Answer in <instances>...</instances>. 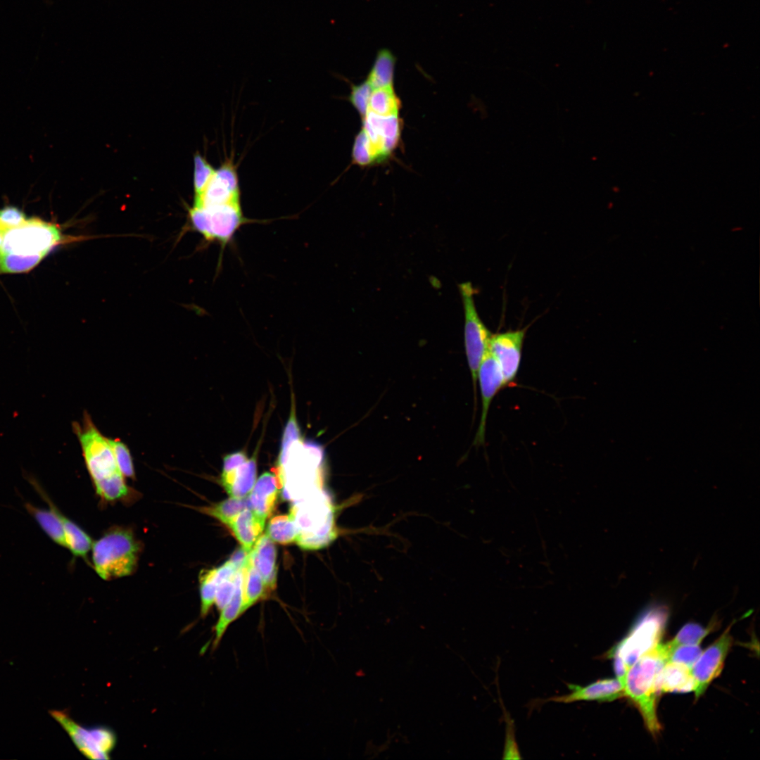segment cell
Returning <instances> with one entry per match:
<instances>
[{
  "mask_svg": "<svg viewBox=\"0 0 760 760\" xmlns=\"http://www.w3.org/2000/svg\"><path fill=\"white\" fill-rule=\"evenodd\" d=\"M80 442L85 466L96 494L104 501L123 500L132 490L120 471L108 438L97 429L91 416L84 412L82 423H72Z\"/></svg>",
  "mask_w": 760,
  "mask_h": 760,
  "instance_id": "cell-1",
  "label": "cell"
},
{
  "mask_svg": "<svg viewBox=\"0 0 760 760\" xmlns=\"http://www.w3.org/2000/svg\"><path fill=\"white\" fill-rule=\"evenodd\" d=\"M669 654L666 643L658 644L629 667L623 680L625 696L636 705L652 735H656L661 730L657 715V703L660 694L658 678L668 661Z\"/></svg>",
  "mask_w": 760,
  "mask_h": 760,
  "instance_id": "cell-2",
  "label": "cell"
},
{
  "mask_svg": "<svg viewBox=\"0 0 760 760\" xmlns=\"http://www.w3.org/2000/svg\"><path fill=\"white\" fill-rule=\"evenodd\" d=\"M669 616V609L666 604H649L640 613L627 635L609 652V657L614 660L616 678L621 683L629 667L660 643Z\"/></svg>",
  "mask_w": 760,
  "mask_h": 760,
  "instance_id": "cell-3",
  "label": "cell"
},
{
  "mask_svg": "<svg viewBox=\"0 0 760 760\" xmlns=\"http://www.w3.org/2000/svg\"><path fill=\"white\" fill-rule=\"evenodd\" d=\"M91 550L95 571L102 579L110 580L134 571L141 545L131 530L116 527L93 543Z\"/></svg>",
  "mask_w": 760,
  "mask_h": 760,
  "instance_id": "cell-4",
  "label": "cell"
},
{
  "mask_svg": "<svg viewBox=\"0 0 760 760\" xmlns=\"http://www.w3.org/2000/svg\"><path fill=\"white\" fill-rule=\"evenodd\" d=\"M58 225L39 218L27 219L4 236L1 254L45 258L54 248L67 242Z\"/></svg>",
  "mask_w": 760,
  "mask_h": 760,
  "instance_id": "cell-5",
  "label": "cell"
},
{
  "mask_svg": "<svg viewBox=\"0 0 760 760\" xmlns=\"http://www.w3.org/2000/svg\"><path fill=\"white\" fill-rule=\"evenodd\" d=\"M464 312V346L476 400L477 374L480 365L488 352L492 334L480 318L474 299V289L470 282L459 285Z\"/></svg>",
  "mask_w": 760,
  "mask_h": 760,
  "instance_id": "cell-6",
  "label": "cell"
},
{
  "mask_svg": "<svg viewBox=\"0 0 760 760\" xmlns=\"http://www.w3.org/2000/svg\"><path fill=\"white\" fill-rule=\"evenodd\" d=\"M191 225L208 241L225 244L246 222L241 203L194 206L189 209Z\"/></svg>",
  "mask_w": 760,
  "mask_h": 760,
  "instance_id": "cell-7",
  "label": "cell"
},
{
  "mask_svg": "<svg viewBox=\"0 0 760 760\" xmlns=\"http://www.w3.org/2000/svg\"><path fill=\"white\" fill-rule=\"evenodd\" d=\"M51 716L67 732L78 750L87 758L107 760L116 745L115 734L104 726L85 728L75 721L66 711L52 710Z\"/></svg>",
  "mask_w": 760,
  "mask_h": 760,
  "instance_id": "cell-8",
  "label": "cell"
},
{
  "mask_svg": "<svg viewBox=\"0 0 760 760\" xmlns=\"http://www.w3.org/2000/svg\"><path fill=\"white\" fill-rule=\"evenodd\" d=\"M374 163L388 159L398 146L403 122L399 115L382 116L367 110L362 120Z\"/></svg>",
  "mask_w": 760,
  "mask_h": 760,
  "instance_id": "cell-9",
  "label": "cell"
},
{
  "mask_svg": "<svg viewBox=\"0 0 760 760\" xmlns=\"http://www.w3.org/2000/svg\"><path fill=\"white\" fill-rule=\"evenodd\" d=\"M530 324L491 335L488 350L498 362L505 384L513 386L519 370L522 348Z\"/></svg>",
  "mask_w": 760,
  "mask_h": 760,
  "instance_id": "cell-10",
  "label": "cell"
},
{
  "mask_svg": "<svg viewBox=\"0 0 760 760\" xmlns=\"http://www.w3.org/2000/svg\"><path fill=\"white\" fill-rule=\"evenodd\" d=\"M256 456L248 458L243 451L226 455L223 459L220 483L230 497H246L256 481Z\"/></svg>",
  "mask_w": 760,
  "mask_h": 760,
  "instance_id": "cell-11",
  "label": "cell"
},
{
  "mask_svg": "<svg viewBox=\"0 0 760 760\" xmlns=\"http://www.w3.org/2000/svg\"><path fill=\"white\" fill-rule=\"evenodd\" d=\"M730 626L709 646L690 669L695 682V694L698 699L704 693L709 685L721 673L728 652L732 645Z\"/></svg>",
  "mask_w": 760,
  "mask_h": 760,
  "instance_id": "cell-12",
  "label": "cell"
},
{
  "mask_svg": "<svg viewBox=\"0 0 760 760\" xmlns=\"http://www.w3.org/2000/svg\"><path fill=\"white\" fill-rule=\"evenodd\" d=\"M240 203L239 178L235 165L226 161L217 170L194 206L208 207Z\"/></svg>",
  "mask_w": 760,
  "mask_h": 760,
  "instance_id": "cell-13",
  "label": "cell"
},
{
  "mask_svg": "<svg viewBox=\"0 0 760 760\" xmlns=\"http://www.w3.org/2000/svg\"><path fill=\"white\" fill-rule=\"evenodd\" d=\"M477 380L481 397V414L474 444L479 446L485 443L486 419L490 404L497 393L505 388L501 369L488 352L483 359L478 370Z\"/></svg>",
  "mask_w": 760,
  "mask_h": 760,
  "instance_id": "cell-14",
  "label": "cell"
},
{
  "mask_svg": "<svg viewBox=\"0 0 760 760\" xmlns=\"http://www.w3.org/2000/svg\"><path fill=\"white\" fill-rule=\"evenodd\" d=\"M27 479L39 495L48 505V509L39 507L29 502H24L25 509L35 520L42 531L54 543L66 548L64 528L61 519L63 513L34 477L27 476Z\"/></svg>",
  "mask_w": 760,
  "mask_h": 760,
  "instance_id": "cell-15",
  "label": "cell"
},
{
  "mask_svg": "<svg viewBox=\"0 0 760 760\" xmlns=\"http://www.w3.org/2000/svg\"><path fill=\"white\" fill-rule=\"evenodd\" d=\"M570 692L550 697L547 701L571 703L578 701L611 702L625 695L624 688L618 678H606L587 685H569Z\"/></svg>",
  "mask_w": 760,
  "mask_h": 760,
  "instance_id": "cell-16",
  "label": "cell"
},
{
  "mask_svg": "<svg viewBox=\"0 0 760 760\" xmlns=\"http://www.w3.org/2000/svg\"><path fill=\"white\" fill-rule=\"evenodd\" d=\"M282 486V480L277 472L263 473L248 495L250 509L266 519L274 509L278 492Z\"/></svg>",
  "mask_w": 760,
  "mask_h": 760,
  "instance_id": "cell-17",
  "label": "cell"
},
{
  "mask_svg": "<svg viewBox=\"0 0 760 760\" xmlns=\"http://www.w3.org/2000/svg\"><path fill=\"white\" fill-rule=\"evenodd\" d=\"M249 557L270 593L276 587L277 550L273 540L267 533L262 534L257 540L249 552Z\"/></svg>",
  "mask_w": 760,
  "mask_h": 760,
  "instance_id": "cell-18",
  "label": "cell"
},
{
  "mask_svg": "<svg viewBox=\"0 0 760 760\" xmlns=\"http://www.w3.org/2000/svg\"><path fill=\"white\" fill-rule=\"evenodd\" d=\"M244 568L237 571L235 577V590L230 601L220 610L219 619L214 627V639L213 649H216L220 645L228 627L243 613V583Z\"/></svg>",
  "mask_w": 760,
  "mask_h": 760,
  "instance_id": "cell-19",
  "label": "cell"
},
{
  "mask_svg": "<svg viewBox=\"0 0 760 760\" xmlns=\"http://www.w3.org/2000/svg\"><path fill=\"white\" fill-rule=\"evenodd\" d=\"M265 521V519L253 510L246 509L236 516L228 526L241 547L249 553L264 529Z\"/></svg>",
  "mask_w": 760,
  "mask_h": 760,
  "instance_id": "cell-20",
  "label": "cell"
},
{
  "mask_svg": "<svg viewBox=\"0 0 760 760\" xmlns=\"http://www.w3.org/2000/svg\"><path fill=\"white\" fill-rule=\"evenodd\" d=\"M658 687L660 693L688 692L695 690V682L690 668L669 661L659 673Z\"/></svg>",
  "mask_w": 760,
  "mask_h": 760,
  "instance_id": "cell-21",
  "label": "cell"
},
{
  "mask_svg": "<svg viewBox=\"0 0 760 760\" xmlns=\"http://www.w3.org/2000/svg\"><path fill=\"white\" fill-rule=\"evenodd\" d=\"M396 58L388 49L378 51L367 77L373 89L393 86Z\"/></svg>",
  "mask_w": 760,
  "mask_h": 760,
  "instance_id": "cell-22",
  "label": "cell"
},
{
  "mask_svg": "<svg viewBox=\"0 0 760 760\" xmlns=\"http://www.w3.org/2000/svg\"><path fill=\"white\" fill-rule=\"evenodd\" d=\"M269 594L260 573L253 565L250 557H248V562L244 567L243 613L259 600L265 599Z\"/></svg>",
  "mask_w": 760,
  "mask_h": 760,
  "instance_id": "cell-23",
  "label": "cell"
},
{
  "mask_svg": "<svg viewBox=\"0 0 760 760\" xmlns=\"http://www.w3.org/2000/svg\"><path fill=\"white\" fill-rule=\"evenodd\" d=\"M64 528L66 548L74 557L87 559L92 547L91 537L77 524L65 517L61 516Z\"/></svg>",
  "mask_w": 760,
  "mask_h": 760,
  "instance_id": "cell-24",
  "label": "cell"
},
{
  "mask_svg": "<svg viewBox=\"0 0 760 760\" xmlns=\"http://www.w3.org/2000/svg\"><path fill=\"white\" fill-rule=\"evenodd\" d=\"M401 101L393 86L374 89L368 102V110L382 116L399 115Z\"/></svg>",
  "mask_w": 760,
  "mask_h": 760,
  "instance_id": "cell-25",
  "label": "cell"
},
{
  "mask_svg": "<svg viewBox=\"0 0 760 760\" xmlns=\"http://www.w3.org/2000/svg\"><path fill=\"white\" fill-rule=\"evenodd\" d=\"M246 509H250L248 495L244 498L230 497L212 506L200 507L198 509L201 512L211 516L228 526Z\"/></svg>",
  "mask_w": 760,
  "mask_h": 760,
  "instance_id": "cell-26",
  "label": "cell"
},
{
  "mask_svg": "<svg viewBox=\"0 0 760 760\" xmlns=\"http://www.w3.org/2000/svg\"><path fill=\"white\" fill-rule=\"evenodd\" d=\"M266 533L273 541L281 544L296 541L298 529L292 513L273 517L269 521Z\"/></svg>",
  "mask_w": 760,
  "mask_h": 760,
  "instance_id": "cell-27",
  "label": "cell"
},
{
  "mask_svg": "<svg viewBox=\"0 0 760 760\" xmlns=\"http://www.w3.org/2000/svg\"><path fill=\"white\" fill-rule=\"evenodd\" d=\"M715 625V623H713L708 627H704L695 623L685 624L671 640L666 643L669 654L678 646L699 645L702 640L713 630Z\"/></svg>",
  "mask_w": 760,
  "mask_h": 760,
  "instance_id": "cell-28",
  "label": "cell"
},
{
  "mask_svg": "<svg viewBox=\"0 0 760 760\" xmlns=\"http://www.w3.org/2000/svg\"><path fill=\"white\" fill-rule=\"evenodd\" d=\"M215 568L202 570L199 576L201 616L205 617L215 604L217 584L215 580Z\"/></svg>",
  "mask_w": 760,
  "mask_h": 760,
  "instance_id": "cell-29",
  "label": "cell"
},
{
  "mask_svg": "<svg viewBox=\"0 0 760 760\" xmlns=\"http://www.w3.org/2000/svg\"><path fill=\"white\" fill-rule=\"evenodd\" d=\"M215 170L198 152L194 156V201L198 199L208 182L213 177Z\"/></svg>",
  "mask_w": 760,
  "mask_h": 760,
  "instance_id": "cell-30",
  "label": "cell"
},
{
  "mask_svg": "<svg viewBox=\"0 0 760 760\" xmlns=\"http://www.w3.org/2000/svg\"><path fill=\"white\" fill-rule=\"evenodd\" d=\"M118 467L125 478L135 476L133 460L127 445L119 438H108Z\"/></svg>",
  "mask_w": 760,
  "mask_h": 760,
  "instance_id": "cell-31",
  "label": "cell"
},
{
  "mask_svg": "<svg viewBox=\"0 0 760 760\" xmlns=\"http://www.w3.org/2000/svg\"><path fill=\"white\" fill-rule=\"evenodd\" d=\"M352 162L362 167L374 164L369 139L362 128L355 137L352 148Z\"/></svg>",
  "mask_w": 760,
  "mask_h": 760,
  "instance_id": "cell-32",
  "label": "cell"
},
{
  "mask_svg": "<svg viewBox=\"0 0 760 760\" xmlns=\"http://www.w3.org/2000/svg\"><path fill=\"white\" fill-rule=\"evenodd\" d=\"M373 89L367 80L358 84H351L348 101L357 111L362 120L367 114L369 99Z\"/></svg>",
  "mask_w": 760,
  "mask_h": 760,
  "instance_id": "cell-33",
  "label": "cell"
},
{
  "mask_svg": "<svg viewBox=\"0 0 760 760\" xmlns=\"http://www.w3.org/2000/svg\"><path fill=\"white\" fill-rule=\"evenodd\" d=\"M702 652L699 645L678 646L670 652L667 662L681 664L691 669Z\"/></svg>",
  "mask_w": 760,
  "mask_h": 760,
  "instance_id": "cell-34",
  "label": "cell"
},
{
  "mask_svg": "<svg viewBox=\"0 0 760 760\" xmlns=\"http://www.w3.org/2000/svg\"><path fill=\"white\" fill-rule=\"evenodd\" d=\"M26 220L25 213L16 207L9 205L0 209V230L4 234L21 225Z\"/></svg>",
  "mask_w": 760,
  "mask_h": 760,
  "instance_id": "cell-35",
  "label": "cell"
},
{
  "mask_svg": "<svg viewBox=\"0 0 760 760\" xmlns=\"http://www.w3.org/2000/svg\"><path fill=\"white\" fill-rule=\"evenodd\" d=\"M234 577L235 576L217 585L215 604L218 610H221L230 601L234 593L236 587Z\"/></svg>",
  "mask_w": 760,
  "mask_h": 760,
  "instance_id": "cell-36",
  "label": "cell"
},
{
  "mask_svg": "<svg viewBox=\"0 0 760 760\" xmlns=\"http://www.w3.org/2000/svg\"><path fill=\"white\" fill-rule=\"evenodd\" d=\"M236 572L237 570L227 560L218 568H215V580L216 583L218 585L224 581L233 578L236 574Z\"/></svg>",
  "mask_w": 760,
  "mask_h": 760,
  "instance_id": "cell-37",
  "label": "cell"
},
{
  "mask_svg": "<svg viewBox=\"0 0 760 760\" xmlns=\"http://www.w3.org/2000/svg\"><path fill=\"white\" fill-rule=\"evenodd\" d=\"M249 553L242 547L236 549L231 555L228 561L238 571L244 568L248 562Z\"/></svg>",
  "mask_w": 760,
  "mask_h": 760,
  "instance_id": "cell-38",
  "label": "cell"
},
{
  "mask_svg": "<svg viewBox=\"0 0 760 760\" xmlns=\"http://www.w3.org/2000/svg\"><path fill=\"white\" fill-rule=\"evenodd\" d=\"M4 233L2 231L0 230V254H1V250L3 241H4Z\"/></svg>",
  "mask_w": 760,
  "mask_h": 760,
  "instance_id": "cell-39",
  "label": "cell"
}]
</instances>
